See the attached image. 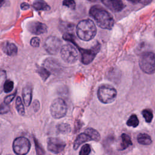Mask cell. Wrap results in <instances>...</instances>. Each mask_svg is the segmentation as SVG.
I'll use <instances>...</instances> for the list:
<instances>
[{
	"instance_id": "obj_1",
	"label": "cell",
	"mask_w": 155,
	"mask_h": 155,
	"mask_svg": "<svg viewBox=\"0 0 155 155\" xmlns=\"http://www.w3.org/2000/svg\"><path fill=\"white\" fill-rule=\"evenodd\" d=\"M89 14L101 28L108 30L113 28L114 23L113 16L101 6L98 5L92 6L90 9Z\"/></svg>"
},
{
	"instance_id": "obj_2",
	"label": "cell",
	"mask_w": 155,
	"mask_h": 155,
	"mask_svg": "<svg viewBox=\"0 0 155 155\" xmlns=\"http://www.w3.org/2000/svg\"><path fill=\"white\" fill-rule=\"evenodd\" d=\"M96 31L95 24L90 19L81 21L76 26V34L83 41L91 40L96 36Z\"/></svg>"
},
{
	"instance_id": "obj_3",
	"label": "cell",
	"mask_w": 155,
	"mask_h": 155,
	"mask_svg": "<svg viewBox=\"0 0 155 155\" xmlns=\"http://www.w3.org/2000/svg\"><path fill=\"white\" fill-rule=\"evenodd\" d=\"M139 66L143 72L153 74L155 71V54L150 51L143 53L139 59Z\"/></svg>"
},
{
	"instance_id": "obj_4",
	"label": "cell",
	"mask_w": 155,
	"mask_h": 155,
	"mask_svg": "<svg viewBox=\"0 0 155 155\" xmlns=\"http://www.w3.org/2000/svg\"><path fill=\"white\" fill-rule=\"evenodd\" d=\"M117 95L116 89L109 85H102L97 90V97L99 101L104 104H109L113 102Z\"/></svg>"
},
{
	"instance_id": "obj_5",
	"label": "cell",
	"mask_w": 155,
	"mask_h": 155,
	"mask_svg": "<svg viewBox=\"0 0 155 155\" xmlns=\"http://www.w3.org/2000/svg\"><path fill=\"white\" fill-rule=\"evenodd\" d=\"M62 59L68 64H73L78 59V52L76 48L71 44H65L61 48Z\"/></svg>"
},
{
	"instance_id": "obj_6",
	"label": "cell",
	"mask_w": 155,
	"mask_h": 155,
	"mask_svg": "<svg viewBox=\"0 0 155 155\" xmlns=\"http://www.w3.org/2000/svg\"><path fill=\"white\" fill-rule=\"evenodd\" d=\"M67 110V104L61 98H57L54 99L50 106L51 114L56 119H60L65 116Z\"/></svg>"
},
{
	"instance_id": "obj_7",
	"label": "cell",
	"mask_w": 155,
	"mask_h": 155,
	"mask_svg": "<svg viewBox=\"0 0 155 155\" xmlns=\"http://www.w3.org/2000/svg\"><path fill=\"white\" fill-rule=\"evenodd\" d=\"M30 148V142L25 137H18L13 141V149L17 155H25Z\"/></svg>"
},
{
	"instance_id": "obj_8",
	"label": "cell",
	"mask_w": 155,
	"mask_h": 155,
	"mask_svg": "<svg viewBox=\"0 0 155 155\" xmlns=\"http://www.w3.org/2000/svg\"><path fill=\"white\" fill-rule=\"evenodd\" d=\"M62 41L56 36H49L44 42L45 50L50 54H56L61 48Z\"/></svg>"
},
{
	"instance_id": "obj_9",
	"label": "cell",
	"mask_w": 155,
	"mask_h": 155,
	"mask_svg": "<svg viewBox=\"0 0 155 155\" xmlns=\"http://www.w3.org/2000/svg\"><path fill=\"white\" fill-rule=\"evenodd\" d=\"M101 48V45L99 43H97L93 48L90 49H84L78 47L81 53V61L84 64H88L93 61L95 58L96 54L99 52Z\"/></svg>"
},
{
	"instance_id": "obj_10",
	"label": "cell",
	"mask_w": 155,
	"mask_h": 155,
	"mask_svg": "<svg viewBox=\"0 0 155 155\" xmlns=\"http://www.w3.org/2000/svg\"><path fill=\"white\" fill-rule=\"evenodd\" d=\"M65 147V143L61 139L58 137H49L47 139L48 150L55 154L62 151Z\"/></svg>"
},
{
	"instance_id": "obj_11",
	"label": "cell",
	"mask_w": 155,
	"mask_h": 155,
	"mask_svg": "<svg viewBox=\"0 0 155 155\" xmlns=\"http://www.w3.org/2000/svg\"><path fill=\"white\" fill-rule=\"evenodd\" d=\"M27 30L33 34L41 35L47 32V27L44 23L38 21H31L27 25Z\"/></svg>"
},
{
	"instance_id": "obj_12",
	"label": "cell",
	"mask_w": 155,
	"mask_h": 155,
	"mask_svg": "<svg viewBox=\"0 0 155 155\" xmlns=\"http://www.w3.org/2000/svg\"><path fill=\"white\" fill-rule=\"evenodd\" d=\"M61 65L58 61L53 58H48L44 62V67L50 73H57L61 70Z\"/></svg>"
},
{
	"instance_id": "obj_13",
	"label": "cell",
	"mask_w": 155,
	"mask_h": 155,
	"mask_svg": "<svg viewBox=\"0 0 155 155\" xmlns=\"http://www.w3.org/2000/svg\"><path fill=\"white\" fill-rule=\"evenodd\" d=\"M102 2L114 12H120L125 7L122 0H103Z\"/></svg>"
},
{
	"instance_id": "obj_14",
	"label": "cell",
	"mask_w": 155,
	"mask_h": 155,
	"mask_svg": "<svg viewBox=\"0 0 155 155\" xmlns=\"http://www.w3.org/2000/svg\"><path fill=\"white\" fill-rule=\"evenodd\" d=\"M22 98L24 104L28 107L32 99V88L30 85H25L22 90Z\"/></svg>"
},
{
	"instance_id": "obj_15",
	"label": "cell",
	"mask_w": 155,
	"mask_h": 155,
	"mask_svg": "<svg viewBox=\"0 0 155 155\" xmlns=\"http://www.w3.org/2000/svg\"><path fill=\"white\" fill-rule=\"evenodd\" d=\"M4 52L8 56H13L17 54L18 48L16 45L12 42H6L2 47Z\"/></svg>"
},
{
	"instance_id": "obj_16",
	"label": "cell",
	"mask_w": 155,
	"mask_h": 155,
	"mask_svg": "<svg viewBox=\"0 0 155 155\" xmlns=\"http://www.w3.org/2000/svg\"><path fill=\"white\" fill-rule=\"evenodd\" d=\"M91 138L90 137L86 134L85 133H81L80 134H79L76 139H75L74 143H73V148L74 150H77L78 148V147L82 144L83 143L91 140Z\"/></svg>"
},
{
	"instance_id": "obj_17",
	"label": "cell",
	"mask_w": 155,
	"mask_h": 155,
	"mask_svg": "<svg viewBox=\"0 0 155 155\" xmlns=\"http://www.w3.org/2000/svg\"><path fill=\"white\" fill-rule=\"evenodd\" d=\"M33 7L36 10L47 11L50 9V7L44 0H35L33 3Z\"/></svg>"
},
{
	"instance_id": "obj_18",
	"label": "cell",
	"mask_w": 155,
	"mask_h": 155,
	"mask_svg": "<svg viewBox=\"0 0 155 155\" xmlns=\"http://www.w3.org/2000/svg\"><path fill=\"white\" fill-rule=\"evenodd\" d=\"M59 29L65 33H70V31H73L74 27V25L71 22H61L59 24Z\"/></svg>"
},
{
	"instance_id": "obj_19",
	"label": "cell",
	"mask_w": 155,
	"mask_h": 155,
	"mask_svg": "<svg viewBox=\"0 0 155 155\" xmlns=\"http://www.w3.org/2000/svg\"><path fill=\"white\" fill-rule=\"evenodd\" d=\"M137 141L142 145H150L151 143V139L148 134L141 133L137 136Z\"/></svg>"
},
{
	"instance_id": "obj_20",
	"label": "cell",
	"mask_w": 155,
	"mask_h": 155,
	"mask_svg": "<svg viewBox=\"0 0 155 155\" xmlns=\"http://www.w3.org/2000/svg\"><path fill=\"white\" fill-rule=\"evenodd\" d=\"M121 138H122V143H121V148L120 150H123L128 148L129 146L132 145V142L131 141V139L130 136L127 134H122L121 135Z\"/></svg>"
},
{
	"instance_id": "obj_21",
	"label": "cell",
	"mask_w": 155,
	"mask_h": 155,
	"mask_svg": "<svg viewBox=\"0 0 155 155\" xmlns=\"http://www.w3.org/2000/svg\"><path fill=\"white\" fill-rule=\"evenodd\" d=\"M85 133L87 134L91 138V140L98 141L100 140V134L99 133L94 129L91 128H88L85 130Z\"/></svg>"
},
{
	"instance_id": "obj_22",
	"label": "cell",
	"mask_w": 155,
	"mask_h": 155,
	"mask_svg": "<svg viewBox=\"0 0 155 155\" xmlns=\"http://www.w3.org/2000/svg\"><path fill=\"white\" fill-rule=\"evenodd\" d=\"M37 73L40 76V77L44 80L45 81L50 75V72L47 70L44 67H39L36 70Z\"/></svg>"
},
{
	"instance_id": "obj_23",
	"label": "cell",
	"mask_w": 155,
	"mask_h": 155,
	"mask_svg": "<svg viewBox=\"0 0 155 155\" xmlns=\"http://www.w3.org/2000/svg\"><path fill=\"white\" fill-rule=\"evenodd\" d=\"M16 108L18 112V113L21 115L23 116L25 113V110H24V107L23 105V104L22 102V100L21 98L19 96H18L16 100Z\"/></svg>"
},
{
	"instance_id": "obj_24",
	"label": "cell",
	"mask_w": 155,
	"mask_h": 155,
	"mask_svg": "<svg viewBox=\"0 0 155 155\" xmlns=\"http://www.w3.org/2000/svg\"><path fill=\"white\" fill-rule=\"evenodd\" d=\"M127 124L130 127H136L139 125V119L136 115L132 114L127 120Z\"/></svg>"
},
{
	"instance_id": "obj_25",
	"label": "cell",
	"mask_w": 155,
	"mask_h": 155,
	"mask_svg": "<svg viewBox=\"0 0 155 155\" xmlns=\"http://www.w3.org/2000/svg\"><path fill=\"white\" fill-rule=\"evenodd\" d=\"M142 114L147 122H150L152 120L153 117V114L151 110L150 109H145L142 111Z\"/></svg>"
},
{
	"instance_id": "obj_26",
	"label": "cell",
	"mask_w": 155,
	"mask_h": 155,
	"mask_svg": "<svg viewBox=\"0 0 155 155\" xmlns=\"http://www.w3.org/2000/svg\"><path fill=\"white\" fill-rule=\"evenodd\" d=\"M6 81V72L4 70L0 71V94L4 90V84Z\"/></svg>"
},
{
	"instance_id": "obj_27",
	"label": "cell",
	"mask_w": 155,
	"mask_h": 155,
	"mask_svg": "<svg viewBox=\"0 0 155 155\" xmlns=\"http://www.w3.org/2000/svg\"><path fill=\"white\" fill-rule=\"evenodd\" d=\"M13 87H14V84L12 81L10 79L6 80L4 86V91L5 93H9L11 91H12V90L13 89Z\"/></svg>"
},
{
	"instance_id": "obj_28",
	"label": "cell",
	"mask_w": 155,
	"mask_h": 155,
	"mask_svg": "<svg viewBox=\"0 0 155 155\" xmlns=\"http://www.w3.org/2000/svg\"><path fill=\"white\" fill-rule=\"evenodd\" d=\"M34 142H35V145L36 154L38 155H44L45 151H44L43 148L42 147L41 145L39 143L38 140L36 139L35 138H34Z\"/></svg>"
},
{
	"instance_id": "obj_29",
	"label": "cell",
	"mask_w": 155,
	"mask_h": 155,
	"mask_svg": "<svg viewBox=\"0 0 155 155\" xmlns=\"http://www.w3.org/2000/svg\"><path fill=\"white\" fill-rule=\"evenodd\" d=\"M91 148L89 145L85 144L84 145L79 152V155H88L90 153Z\"/></svg>"
},
{
	"instance_id": "obj_30",
	"label": "cell",
	"mask_w": 155,
	"mask_h": 155,
	"mask_svg": "<svg viewBox=\"0 0 155 155\" xmlns=\"http://www.w3.org/2000/svg\"><path fill=\"white\" fill-rule=\"evenodd\" d=\"M63 5L70 8L71 9H74L76 7V4L74 0H64Z\"/></svg>"
},
{
	"instance_id": "obj_31",
	"label": "cell",
	"mask_w": 155,
	"mask_h": 155,
	"mask_svg": "<svg viewBox=\"0 0 155 155\" xmlns=\"http://www.w3.org/2000/svg\"><path fill=\"white\" fill-rule=\"evenodd\" d=\"M10 107L8 104H6L5 103H2L0 105V114H5L9 111Z\"/></svg>"
},
{
	"instance_id": "obj_32",
	"label": "cell",
	"mask_w": 155,
	"mask_h": 155,
	"mask_svg": "<svg viewBox=\"0 0 155 155\" xmlns=\"http://www.w3.org/2000/svg\"><path fill=\"white\" fill-rule=\"evenodd\" d=\"M40 44V39L38 37H34L30 40V45L33 47H38Z\"/></svg>"
},
{
	"instance_id": "obj_33",
	"label": "cell",
	"mask_w": 155,
	"mask_h": 155,
	"mask_svg": "<svg viewBox=\"0 0 155 155\" xmlns=\"http://www.w3.org/2000/svg\"><path fill=\"white\" fill-rule=\"evenodd\" d=\"M16 91H15L14 93L6 96L4 99V103H5L6 104H9L13 101V99L15 98V97L16 96Z\"/></svg>"
},
{
	"instance_id": "obj_34",
	"label": "cell",
	"mask_w": 155,
	"mask_h": 155,
	"mask_svg": "<svg viewBox=\"0 0 155 155\" xmlns=\"http://www.w3.org/2000/svg\"><path fill=\"white\" fill-rule=\"evenodd\" d=\"M21 8L22 10H27V9H28L30 8V5L27 2H23L21 5Z\"/></svg>"
},
{
	"instance_id": "obj_35",
	"label": "cell",
	"mask_w": 155,
	"mask_h": 155,
	"mask_svg": "<svg viewBox=\"0 0 155 155\" xmlns=\"http://www.w3.org/2000/svg\"><path fill=\"white\" fill-rule=\"evenodd\" d=\"M128 1H130L134 4H136V3H139L140 2H141L142 0H128Z\"/></svg>"
},
{
	"instance_id": "obj_36",
	"label": "cell",
	"mask_w": 155,
	"mask_h": 155,
	"mask_svg": "<svg viewBox=\"0 0 155 155\" xmlns=\"http://www.w3.org/2000/svg\"><path fill=\"white\" fill-rule=\"evenodd\" d=\"M5 0H0V7L4 4Z\"/></svg>"
},
{
	"instance_id": "obj_37",
	"label": "cell",
	"mask_w": 155,
	"mask_h": 155,
	"mask_svg": "<svg viewBox=\"0 0 155 155\" xmlns=\"http://www.w3.org/2000/svg\"><path fill=\"white\" fill-rule=\"evenodd\" d=\"M90 2H99V1H103V0H88Z\"/></svg>"
}]
</instances>
